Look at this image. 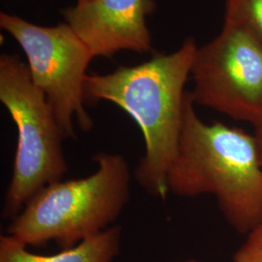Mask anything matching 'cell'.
I'll use <instances>...</instances> for the list:
<instances>
[{
	"label": "cell",
	"mask_w": 262,
	"mask_h": 262,
	"mask_svg": "<svg viewBox=\"0 0 262 262\" xmlns=\"http://www.w3.org/2000/svg\"><path fill=\"white\" fill-rule=\"evenodd\" d=\"M197 46L187 38L171 54H157L136 66L119 67L105 75H88L85 101L116 104L140 127L145 151L134 171L150 196L166 199L167 177L178 150L186 91Z\"/></svg>",
	"instance_id": "6da1fadb"
},
{
	"label": "cell",
	"mask_w": 262,
	"mask_h": 262,
	"mask_svg": "<svg viewBox=\"0 0 262 262\" xmlns=\"http://www.w3.org/2000/svg\"><path fill=\"white\" fill-rule=\"evenodd\" d=\"M169 193L214 195L235 230L262 223V165L256 138L222 122L206 123L186 93L178 150L167 177Z\"/></svg>",
	"instance_id": "7a4b0ae2"
},
{
	"label": "cell",
	"mask_w": 262,
	"mask_h": 262,
	"mask_svg": "<svg viewBox=\"0 0 262 262\" xmlns=\"http://www.w3.org/2000/svg\"><path fill=\"white\" fill-rule=\"evenodd\" d=\"M88 177L56 181L31 197L7 228L27 246L75 247L112 226L130 199L131 171L120 154L98 152Z\"/></svg>",
	"instance_id": "3957f363"
},
{
	"label": "cell",
	"mask_w": 262,
	"mask_h": 262,
	"mask_svg": "<svg viewBox=\"0 0 262 262\" xmlns=\"http://www.w3.org/2000/svg\"><path fill=\"white\" fill-rule=\"evenodd\" d=\"M0 101L18 130L12 177L5 193L2 217L13 220L28 200L68 172L62 140L45 94L33 83L28 64L17 56L0 57Z\"/></svg>",
	"instance_id": "277c9868"
},
{
	"label": "cell",
	"mask_w": 262,
	"mask_h": 262,
	"mask_svg": "<svg viewBox=\"0 0 262 262\" xmlns=\"http://www.w3.org/2000/svg\"><path fill=\"white\" fill-rule=\"evenodd\" d=\"M0 27L24 50L31 79L46 95L66 138H76L74 120L82 130H91L84 81L94 56L75 31L66 23L41 27L7 13L0 14Z\"/></svg>",
	"instance_id": "5b68a950"
},
{
	"label": "cell",
	"mask_w": 262,
	"mask_h": 262,
	"mask_svg": "<svg viewBox=\"0 0 262 262\" xmlns=\"http://www.w3.org/2000/svg\"><path fill=\"white\" fill-rule=\"evenodd\" d=\"M190 76L194 104L255 126L262 121V45L225 20L220 34L197 48Z\"/></svg>",
	"instance_id": "8992f818"
},
{
	"label": "cell",
	"mask_w": 262,
	"mask_h": 262,
	"mask_svg": "<svg viewBox=\"0 0 262 262\" xmlns=\"http://www.w3.org/2000/svg\"><path fill=\"white\" fill-rule=\"evenodd\" d=\"M155 8L154 0H92L68 7L62 14L94 57H110L122 50H151L147 17Z\"/></svg>",
	"instance_id": "52a82bcc"
},
{
	"label": "cell",
	"mask_w": 262,
	"mask_h": 262,
	"mask_svg": "<svg viewBox=\"0 0 262 262\" xmlns=\"http://www.w3.org/2000/svg\"><path fill=\"white\" fill-rule=\"evenodd\" d=\"M122 228L112 225L75 247L52 255L30 253L10 235L0 236V262H112L120 253Z\"/></svg>",
	"instance_id": "ba28073f"
},
{
	"label": "cell",
	"mask_w": 262,
	"mask_h": 262,
	"mask_svg": "<svg viewBox=\"0 0 262 262\" xmlns=\"http://www.w3.org/2000/svg\"><path fill=\"white\" fill-rule=\"evenodd\" d=\"M247 30L262 45V0H225V19Z\"/></svg>",
	"instance_id": "9c48e42d"
},
{
	"label": "cell",
	"mask_w": 262,
	"mask_h": 262,
	"mask_svg": "<svg viewBox=\"0 0 262 262\" xmlns=\"http://www.w3.org/2000/svg\"><path fill=\"white\" fill-rule=\"evenodd\" d=\"M233 262H262V223L252 229L237 250Z\"/></svg>",
	"instance_id": "30bf717a"
},
{
	"label": "cell",
	"mask_w": 262,
	"mask_h": 262,
	"mask_svg": "<svg viewBox=\"0 0 262 262\" xmlns=\"http://www.w3.org/2000/svg\"><path fill=\"white\" fill-rule=\"evenodd\" d=\"M255 133L254 136L256 138V142H257V146H258V150H259V157H260V160H261L262 165V121L257 123L255 126Z\"/></svg>",
	"instance_id": "8fae6325"
},
{
	"label": "cell",
	"mask_w": 262,
	"mask_h": 262,
	"mask_svg": "<svg viewBox=\"0 0 262 262\" xmlns=\"http://www.w3.org/2000/svg\"><path fill=\"white\" fill-rule=\"evenodd\" d=\"M88 1H92V0H78L77 3H84V2H88Z\"/></svg>",
	"instance_id": "7c38bea8"
},
{
	"label": "cell",
	"mask_w": 262,
	"mask_h": 262,
	"mask_svg": "<svg viewBox=\"0 0 262 262\" xmlns=\"http://www.w3.org/2000/svg\"><path fill=\"white\" fill-rule=\"evenodd\" d=\"M181 262H196L195 260H187V261H181Z\"/></svg>",
	"instance_id": "4fadbf2b"
}]
</instances>
